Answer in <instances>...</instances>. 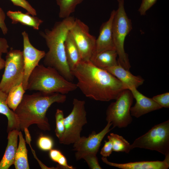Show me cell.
I'll return each instance as SVG.
<instances>
[{"label":"cell","mask_w":169,"mask_h":169,"mask_svg":"<svg viewBox=\"0 0 169 169\" xmlns=\"http://www.w3.org/2000/svg\"><path fill=\"white\" fill-rule=\"evenodd\" d=\"M64 46L66 59L71 70L82 61V58L79 50L69 31L65 40Z\"/></svg>","instance_id":"ffe728a7"},{"label":"cell","mask_w":169,"mask_h":169,"mask_svg":"<svg viewBox=\"0 0 169 169\" xmlns=\"http://www.w3.org/2000/svg\"><path fill=\"white\" fill-rule=\"evenodd\" d=\"M2 53L0 52V70L3 69L5 67V60L2 58Z\"/></svg>","instance_id":"d590c367"},{"label":"cell","mask_w":169,"mask_h":169,"mask_svg":"<svg viewBox=\"0 0 169 169\" xmlns=\"http://www.w3.org/2000/svg\"><path fill=\"white\" fill-rule=\"evenodd\" d=\"M101 160L107 165L122 169H168L169 167V156H165L163 161H143L124 163L111 162L103 156Z\"/></svg>","instance_id":"9a60e30c"},{"label":"cell","mask_w":169,"mask_h":169,"mask_svg":"<svg viewBox=\"0 0 169 169\" xmlns=\"http://www.w3.org/2000/svg\"><path fill=\"white\" fill-rule=\"evenodd\" d=\"M49 155L51 159L57 163L60 168L62 169L74 168L73 166L68 165L66 157L59 150L52 149L49 151Z\"/></svg>","instance_id":"484cf974"},{"label":"cell","mask_w":169,"mask_h":169,"mask_svg":"<svg viewBox=\"0 0 169 169\" xmlns=\"http://www.w3.org/2000/svg\"><path fill=\"white\" fill-rule=\"evenodd\" d=\"M66 96L59 93L46 94L39 91L24 94L21 102L14 111L19 123L20 130L23 131L32 125L36 124L40 130L49 131L50 124L47 111L54 103H63Z\"/></svg>","instance_id":"7a4b0ae2"},{"label":"cell","mask_w":169,"mask_h":169,"mask_svg":"<svg viewBox=\"0 0 169 169\" xmlns=\"http://www.w3.org/2000/svg\"><path fill=\"white\" fill-rule=\"evenodd\" d=\"M115 50H109L94 53L90 61L96 66L103 69L112 67L118 64Z\"/></svg>","instance_id":"ac0fdd59"},{"label":"cell","mask_w":169,"mask_h":169,"mask_svg":"<svg viewBox=\"0 0 169 169\" xmlns=\"http://www.w3.org/2000/svg\"><path fill=\"white\" fill-rule=\"evenodd\" d=\"M28 13H23L19 11H13L10 10L7 13V16L12 20L13 24L20 23L21 24L32 27L38 30L40 25L43 21L37 17L30 15Z\"/></svg>","instance_id":"d6986e66"},{"label":"cell","mask_w":169,"mask_h":169,"mask_svg":"<svg viewBox=\"0 0 169 169\" xmlns=\"http://www.w3.org/2000/svg\"><path fill=\"white\" fill-rule=\"evenodd\" d=\"M6 15L2 9L0 8V28L3 33L5 35L7 33L8 29L5 23Z\"/></svg>","instance_id":"836d02e7"},{"label":"cell","mask_w":169,"mask_h":169,"mask_svg":"<svg viewBox=\"0 0 169 169\" xmlns=\"http://www.w3.org/2000/svg\"><path fill=\"white\" fill-rule=\"evenodd\" d=\"M73 104L71 111L64 118V131L59 139L60 143L65 145L73 144L79 139L83 126L87 123L85 101L74 98Z\"/></svg>","instance_id":"52a82bcc"},{"label":"cell","mask_w":169,"mask_h":169,"mask_svg":"<svg viewBox=\"0 0 169 169\" xmlns=\"http://www.w3.org/2000/svg\"><path fill=\"white\" fill-rule=\"evenodd\" d=\"M105 69L116 77L126 89L130 90L133 88H137L143 83L144 81L140 76L132 74L129 70L123 68L119 63Z\"/></svg>","instance_id":"2e32d148"},{"label":"cell","mask_w":169,"mask_h":169,"mask_svg":"<svg viewBox=\"0 0 169 169\" xmlns=\"http://www.w3.org/2000/svg\"><path fill=\"white\" fill-rule=\"evenodd\" d=\"M152 99L162 108H169V92L156 95L153 96Z\"/></svg>","instance_id":"4dcf8cb0"},{"label":"cell","mask_w":169,"mask_h":169,"mask_svg":"<svg viewBox=\"0 0 169 169\" xmlns=\"http://www.w3.org/2000/svg\"><path fill=\"white\" fill-rule=\"evenodd\" d=\"M112 124L108 122L104 128L96 133L93 131L88 137L81 136L73 143V150L76 151L75 156L77 161L81 159L84 154L91 153L97 155L101 142L105 136L112 129L110 128Z\"/></svg>","instance_id":"8fae6325"},{"label":"cell","mask_w":169,"mask_h":169,"mask_svg":"<svg viewBox=\"0 0 169 169\" xmlns=\"http://www.w3.org/2000/svg\"><path fill=\"white\" fill-rule=\"evenodd\" d=\"M19 142L16 152L14 164L16 169H29L28 159V150L25 141L21 131L18 134Z\"/></svg>","instance_id":"7402d4cb"},{"label":"cell","mask_w":169,"mask_h":169,"mask_svg":"<svg viewBox=\"0 0 169 169\" xmlns=\"http://www.w3.org/2000/svg\"><path fill=\"white\" fill-rule=\"evenodd\" d=\"M117 1L118 8L115 10L112 23L113 40L118 57V63L125 69L129 70L131 66L128 55L125 51L124 45L126 37L132 29V23L125 10L124 0Z\"/></svg>","instance_id":"5b68a950"},{"label":"cell","mask_w":169,"mask_h":169,"mask_svg":"<svg viewBox=\"0 0 169 169\" xmlns=\"http://www.w3.org/2000/svg\"><path fill=\"white\" fill-rule=\"evenodd\" d=\"M113 151V145L111 141L108 140V141H105V144L101 148L100 154L104 157L110 156Z\"/></svg>","instance_id":"d6a6232c"},{"label":"cell","mask_w":169,"mask_h":169,"mask_svg":"<svg viewBox=\"0 0 169 169\" xmlns=\"http://www.w3.org/2000/svg\"><path fill=\"white\" fill-rule=\"evenodd\" d=\"M87 162L89 168L92 169H101L96 155L91 153H86L83 155L81 157Z\"/></svg>","instance_id":"f1b7e54d"},{"label":"cell","mask_w":169,"mask_h":169,"mask_svg":"<svg viewBox=\"0 0 169 169\" xmlns=\"http://www.w3.org/2000/svg\"><path fill=\"white\" fill-rule=\"evenodd\" d=\"M10 0L14 5L24 9L30 14L33 16H36L37 15L36 10L26 0Z\"/></svg>","instance_id":"f546056e"},{"label":"cell","mask_w":169,"mask_h":169,"mask_svg":"<svg viewBox=\"0 0 169 169\" xmlns=\"http://www.w3.org/2000/svg\"><path fill=\"white\" fill-rule=\"evenodd\" d=\"M8 94L0 89V114L5 115L8 120V132L14 129L20 131L19 123L14 111L8 106L7 103Z\"/></svg>","instance_id":"44dd1931"},{"label":"cell","mask_w":169,"mask_h":169,"mask_svg":"<svg viewBox=\"0 0 169 169\" xmlns=\"http://www.w3.org/2000/svg\"><path fill=\"white\" fill-rule=\"evenodd\" d=\"M75 19L70 16L56 22L51 30L46 29L44 32L40 33L49 48L44 57V65L54 68L66 79L71 82L74 77L67 62L64 43Z\"/></svg>","instance_id":"3957f363"},{"label":"cell","mask_w":169,"mask_h":169,"mask_svg":"<svg viewBox=\"0 0 169 169\" xmlns=\"http://www.w3.org/2000/svg\"><path fill=\"white\" fill-rule=\"evenodd\" d=\"M129 90L136 100L134 105L130 108L131 116L138 118L150 112L162 108L152 98L145 96L139 92L137 88H133Z\"/></svg>","instance_id":"4fadbf2b"},{"label":"cell","mask_w":169,"mask_h":169,"mask_svg":"<svg viewBox=\"0 0 169 169\" xmlns=\"http://www.w3.org/2000/svg\"><path fill=\"white\" fill-rule=\"evenodd\" d=\"M54 142L52 139L50 137L41 135L37 141V145L39 148L44 151H49L52 149Z\"/></svg>","instance_id":"83f0119b"},{"label":"cell","mask_w":169,"mask_h":169,"mask_svg":"<svg viewBox=\"0 0 169 169\" xmlns=\"http://www.w3.org/2000/svg\"><path fill=\"white\" fill-rule=\"evenodd\" d=\"M71 71L77 80V88L86 97L96 100H115L126 89L115 76L90 61H81Z\"/></svg>","instance_id":"6da1fadb"},{"label":"cell","mask_w":169,"mask_h":169,"mask_svg":"<svg viewBox=\"0 0 169 169\" xmlns=\"http://www.w3.org/2000/svg\"><path fill=\"white\" fill-rule=\"evenodd\" d=\"M78 88L76 84L66 79L53 68L39 64L31 73L27 90L46 94L65 95Z\"/></svg>","instance_id":"277c9868"},{"label":"cell","mask_w":169,"mask_h":169,"mask_svg":"<svg viewBox=\"0 0 169 169\" xmlns=\"http://www.w3.org/2000/svg\"><path fill=\"white\" fill-rule=\"evenodd\" d=\"M59 8V17L64 18L74 12L76 6L84 0H56Z\"/></svg>","instance_id":"cb8c5ba5"},{"label":"cell","mask_w":169,"mask_h":169,"mask_svg":"<svg viewBox=\"0 0 169 169\" xmlns=\"http://www.w3.org/2000/svg\"><path fill=\"white\" fill-rule=\"evenodd\" d=\"M5 70L0 89L8 94L13 87L22 83L24 73L23 51L11 48L6 53Z\"/></svg>","instance_id":"ba28073f"},{"label":"cell","mask_w":169,"mask_h":169,"mask_svg":"<svg viewBox=\"0 0 169 169\" xmlns=\"http://www.w3.org/2000/svg\"><path fill=\"white\" fill-rule=\"evenodd\" d=\"M107 138L112 142L113 151L128 153L131 150V144L122 136L111 133L107 136Z\"/></svg>","instance_id":"d4e9b609"},{"label":"cell","mask_w":169,"mask_h":169,"mask_svg":"<svg viewBox=\"0 0 169 169\" xmlns=\"http://www.w3.org/2000/svg\"><path fill=\"white\" fill-rule=\"evenodd\" d=\"M22 83L13 87L8 94L7 103L8 107L14 111L22 100L25 92Z\"/></svg>","instance_id":"603a6c76"},{"label":"cell","mask_w":169,"mask_h":169,"mask_svg":"<svg viewBox=\"0 0 169 169\" xmlns=\"http://www.w3.org/2000/svg\"><path fill=\"white\" fill-rule=\"evenodd\" d=\"M19 131L14 129L8 132V142L3 156L0 161V169H8L14 164L18 148Z\"/></svg>","instance_id":"e0dca14e"},{"label":"cell","mask_w":169,"mask_h":169,"mask_svg":"<svg viewBox=\"0 0 169 169\" xmlns=\"http://www.w3.org/2000/svg\"><path fill=\"white\" fill-rule=\"evenodd\" d=\"M157 0H142L141 3L138 9L141 15L146 14V12L156 2Z\"/></svg>","instance_id":"1f68e13d"},{"label":"cell","mask_w":169,"mask_h":169,"mask_svg":"<svg viewBox=\"0 0 169 169\" xmlns=\"http://www.w3.org/2000/svg\"><path fill=\"white\" fill-rule=\"evenodd\" d=\"M133 97L128 89L124 90L115 102L111 103L106 111V120L112 124L113 128H125L132 121L130 108Z\"/></svg>","instance_id":"9c48e42d"},{"label":"cell","mask_w":169,"mask_h":169,"mask_svg":"<svg viewBox=\"0 0 169 169\" xmlns=\"http://www.w3.org/2000/svg\"><path fill=\"white\" fill-rule=\"evenodd\" d=\"M140 148L156 151L169 156V120L156 125L131 144L132 150Z\"/></svg>","instance_id":"8992f818"},{"label":"cell","mask_w":169,"mask_h":169,"mask_svg":"<svg viewBox=\"0 0 169 169\" xmlns=\"http://www.w3.org/2000/svg\"><path fill=\"white\" fill-rule=\"evenodd\" d=\"M69 32L79 50L82 60L90 61L95 52L96 38L90 33L88 26L76 18Z\"/></svg>","instance_id":"30bf717a"},{"label":"cell","mask_w":169,"mask_h":169,"mask_svg":"<svg viewBox=\"0 0 169 169\" xmlns=\"http://www.w3.org/2000/svg\"><path fill=\"white\" fill-rule=\"evenodd\" d=\"M115 10L112 11L109 19L101 26L98 37L96 38L94 53L109 50H115L112 35V25Z\"/></svg>","instance_id":"5bb4252c"},{"label":"cell","mask_w":169,"mask_h":169,"mask_svg":"<svg viewBox=\"0 0 169 169\" xmlns=\"http://www.w3.org/2000/svg\"><path fill=\"white\" fill-rule=\"evenodd\" d=\"M9 45L7 40L4 38H0V52L2 53H7L8 51Z\"/></svg>","instance_id":"e575fe53"},{"label":"cell","mask_w":169,"mask_h":169,"mask_svg":"<svg viewBox=\"0 0 169 169\" xmlns=\"http://www.w3.org/2000/svg\"><path fill=\"white\" fill-rule=\"evenodd\" d=\"M55 118L56 129L55 132L56 136L59 139L62 136L64 131V117L63 111L57 109L55 114Z\"/></svg>","instance_id":"4316f807"},{"label":"cell","mask_w":169,"mask_h":169,"mask_svg":"<svg viewBox=\"0 0 169 169\" xmlns=\"http://www.w3.org/2000/svg\"><path fill=\"white\" fill-rule=\"evenodd\" d=\"M23 39V56L24 73L22 84L24 90H27L28 82L29 76L34 69L44 58L45 52L35 48L30 43L28 34L25 31L22 32Z\"/></svg>","instance_id":"7c38bea8"}]
</instances>
